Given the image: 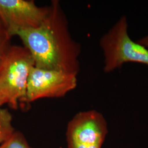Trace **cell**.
Wrapping results in <instances>:
<instances>
[{"mask_svg": "<svg viewBox=\"0 0 148 148\" xmlns=\"http://www.w3.org/2000/svg\"><path fill=\"white\" fill-rule=\"evenodd\" d=\"M47 17L38 27L16 33L29 51L35 66L78 75L81 46L71 36L59 1H52Z\"/></svg>", "mask_w": 148, "mask_h": 148, "instance_id": "obj_1", "label": "cell"}, {"mask_svg": "<svg viewBox=\"0 0 148 148\" xmlns=\"http://www.w3.org/2000/svg\"><path fill=\"white\" fill-rule=\"evenodd\" d=\"M35 62L24 46L12 45L0 62V99L16 109L27 93L29 75Z\"/></svg>", "mask_w": 148, "mask_h": 148, "instance_id": "obj_2", "label": "cell"}, {"mask_svg": "<svg viewBox=\"0 0 148 148\" xmlns=\"http://www.w3.org/2000/svg\"><path fill=\"white\" fill-rule=\"evenodd\" d=\"M100 46L104 57V71L106 73L129 62L148 65V48L130 37L125 16L102 36Z\"/></svg>", "mask_w": 148, "mask_h": 148, "instance_id": "obj_3", "label": "cell"}, {"mask_svg": "<svg viewBox=\"0 0 148 148\" xmlns=\"http://www.w3.org/2000/svg\"><path fill=\"white\" fill-rule=\"evenodd\" d=\"M77 85V75L34 66L29 75L25 97L21 103H30L43 98L63 97Z\"/></svg>", "mask_w": 148, "mask_h": 148, "instance_id": "obj_4", "label": "cell"}, {"mask_svg": "<svg viewBox=\"0 0 148 148\" xmlns=\"http://www.w3.org/2000/svg\"><path fill=\"white\" fill-rule=\"evenodd\" d=\"M108 132L107 122L101 112H79L68 124V148H101Z\"/></svg>", "mask_w": 148, "mask_h": 148, "instance_id": "obj_5", "label": "cell"}, {"mask_svg": "<svg viewBox=\"0 0 148 148\" xmlns=\"http://www.w3.org/2000/svg\"><path fill=\"white\" fill-rule=\"evenodd\" d=\"M49 5L40 7L30 0H0V18L12 37L38 27L47 17Z\"/></svg>", "mask_w": 148, "mask_h": 148, "instance_id": "obj_6", "label": "cell"}, {"mask_svg": "<svg viewBox=\"0 0 148 148\" xmlns=\"http://www.w3.org/2000/svg\"><path fill=\"white\" fill-rule=\"evenodd\" d=\"M16 131L13 126V117L5 108H0V144L4 143Z\"/></svg>", "mask_w": 148, "mask_h": 148, "instance_id": "obj_7", "label": "cell"}, {"mask_svg": "<svg viewBox=\"0 0 148 148\" xmlns=\"http://www.w3.org/2000/svg\"><path fill=\"white\" fill-rule=\"evenodd\" d=\"M0 148H32L24 135L15 131L12 136L4 143L0 144Z\"/></svg>", "mask_w": 148, "mask_h": 148, "instance_id": "obj_8", "label": "cell"}, {"mask_svg": "<svg viewBox=\"0 0 148 148\" xmlns=\"http://www.w3.org/2000/svg\"><path fill=\"white\" fill-rule=\"evenodd\" d=\"M12 36L0 18V62L10 48Z\"/></svg>", "mask_w": 148, "mask_h": 148, "instance_id": "obj_9", "label": "cell"}, {"mask_svg": "<svg viewBox=\"0 0 148 148\" xmlns=\"http://www.w3.org/2000/svg\"><path fill=\"white\" fill-rule=\"evenodd\" d=\"M137 42L144 46V47L148 48V35L140 38Z\"/></svg>", "mask_w": 148, "mask_h": 148, "instance_id": "obj_10", "label": "cell"}, {"mask_svg": "<svg viewBox=\"0 0 148 148\" xmlns=\"http://www.w3.org/2000/svg\"><path fill=\"white\" fill-rule=\"evenodd\" d=\"M3 105H5V104L3 103V102L2 101V100L0 99V108H2V106Z\"/></svg>", "mask_w": 148, "mask_h": 148, "instance_id": "obj_11", "label": "cell"}]
</instances>
